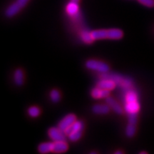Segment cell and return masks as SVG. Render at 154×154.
<instances>
[{"instance_id": "1", "label": "cell", "mask_w": 154, "mask_h": 154, "mask_svg": "<svg viewBox=\"0 0 154 154\" xmlns=\"http://www.w3.org/2000/svg\"><path fill=\"white\" fill-rule=\"evenodd\" d=\"M125 110L128 115L137 114L140 110V104L138 102V94L136 91L129 88L124 96Z\"/></svg>"}, {"instance_id": "2", "label": "cell", "mask_w": 154, "mask_h": 154, "mask_svg": "<svg viewBox=\"0 0 154 154\" xmlns=\"http://www.w3.org/2000/svg\"><path fill=\"white\" fill-rule=\"evenodd\" d=\"M91 36L94 40H100L109 38V39L119 40L124 36L123 32L119 29H99L91 32Z\"/></svg>"}, {"instance_id": "3", "label": "cell", "mask_w": 154, "mask_h": 154, "mask_svg": "<svg viewBox=\"0 0 154 154\" xmlns=\"http://www.w3.org/2000/svg\"><path fill=\"white\" fill-rule=\"evenodd\" d=\"M101 77L102 79H110L113 80V82L116 84H119V86H122L126 89H129L131 88L133 86V82L132 81L129 79L125 78L119 75L116 74H106L105 73V74H101Z\"/></svg>"}, {"instance_id": "4", "label": "cell", "mask_w": 154, "mask_h": 154, "mask_svg": "<svg viewBox=\"0 0 154 154\" xmlns=\"http://www.w3.org/2000/svg\"><path fill=\"white\" fill-rule=\"evenodd\" d=\"M86 66L88 69L105 74L109 72V66L103 61L95 59H90L86 62Z\"/></svg>"}, {"instance_id": "5", "label": "cell", "mask_w": 154, "mask_h": 154, "mask_svg": "<svg viewBox=\"0 0 154 154\" xmlns=\"http://www.w3.org/2000/svg\"><path fill=\"white\" fill-rule=\"evenodd\" d=\"M28 2L29 0H17L7 9L5 12L6 16L9 18L15 16L20 11L21 9L24 8Z\"/></svg>"}, {"instance_id": "6", "label": "cell", "mask_w": 154, "mask_h": 154, "mask_svg": "<svg viewBox=\"0 0 154 154\" xmlns=\"http://www.w3.org/2000/svg\"><path fill=\"white\" fill-rule=\"evenodd\" d=\"M48 135H49V138L53 140L54 142L56 141H61V140H66V134L65 133L61 131L60 128L58 127H52V128H49L48 131Z\"/></svg>"}, {"instance_id": "7", "label": "cell", "mask_w": 154, "mask_h": 154, "mask_svg": "<svg viewBox=\"0 0 154 154\" xmlns=\"http://www.w3.org/2000/svg\"><path fill=\"white\" fill-rule=\"evenodd\" d=\"M76 121V117L74 114H68L63 118L59 124V128L63 132L69 128Z\"/></svg>"}, {"instance_id": "8", "label": "cell", "mask_w": 154, "mask_h": 154, "mask_svg": "<svg viewBox=\"0 0 154 154\" xmlns=\"http://www.w3.org/2000/svg\"><path fill=\"white\" fill-rule=\"evenodd\" d=\"M109 94H110V91L103 89V88L98 87V86L94 88L91 91V96L95 99H106L108 96H109Z\"/></svg>"}, {"instance_id": "9", "label": "cell", "mask_w": 154, "mask_h": 154, "mask_svg": "<svg viewBox=\"0 0 154 154\" xmlns=\"http://www.w3.org/2000/svg\"><path fill=\"white\" fill-rule=\"evenodd\" d=\"M116 86V84L115 82H113L110 79H102L97 83L98 87L103 88V89L109 90V91L114 89Z\"/></svg>"}, {"instance_id": "10", "label": "cell", "mask_w": 154, "mask_h": 154, "mask_svg": "<svg viewBox=\"0 0 154 154\" xmlns=\"http://www.w3.org/2000/svg\"><path fill=\"white\" fill-rule=\"evenodd\" d=\"M69 149L68 144L65 140H61V141H56L54 142V148L53 152L57 153H64L67 151Z\"/></svg>"}, {"instance_id": "11", "label": "cell", "mask_w": 154, "mask_h": 154, "mask_svg": "<svg viewBox=\"0 0 154 154\" xmlns=\"http://www.w3.org/2000/svg\"><path fill=\"white\" fill-rule=\"evenodd\" d=\"M106 102L107 103V104L110 106L116 113H118V114H122L123 113V109L121 106L119 105V103L116 101L115 99H113L112 97L110 96H108L106 99Z\"/></svg>"}, {"instance_id": "12", "label": "cell", "mask_w": 154, "mask_h": 154, "mask_svg": "<svg viewBox=\"0 0 154 154\" xmlns=\"http://www.w3.org/2000/svg\"><path fill=\"white\" fill-rule=\"evenodd\" d=\"M110 108L108 104H96L92 108V111L96 114L105 115L109 112Z\"/></svg>"}, {"instance_id": "13", "label": "cell", "mask_w": 154, "mask_h": 154, "mask_svg": "<svg viewBox=\"0 0 154 154\" xmlns=\"http://www.w3.org/2000/svg\"><path fill=\"white\" fill-rule=\"evenodd\" d=\"M66 11L70 17H74L75 15L79 13V7L78 3L71 1V2H69L66 6Z\"/></svg>"}, {"instance_id": "14", "label": "cell", "mask_w": 154, "mask_h": 154, "mask_svg": "<svg viewBox=\"0 0 154 154\" xmlns=\"http://www.w3.org/2000/svg\"><path fill=\"white\" fill-rule=\"evenodd\" d=\"M83 129H84V124H83L82 121H76L72 126L65 131L64 133L66 136H69V134L73 132L78 131H83Z\"/></svg>"}, {"instance_id": "15", "label": "cell", "mask_w": 154, "mask_h": 154, "mask_svg": "<svg viewBox=\"0 0 154 154\" xmlns=\"http://www.w3.org/2000/svg\"><path fill=\"white\" fill-rule=\"evenodd\" d=\"M54 143L47 142V143H42L38 146V151L41 153H48L50 152H53Z\"/></svg>"}, {"instance_id": "16", "label": "cell", "mask_w": 154, "mask_h": 154, "mask_svg": "<svg viewBox=\"0 0 154 154\" xmlns=\"http://www.w3.org/2000/svg\"><path fill=\"white\" fill-rule=\"evenodd\" d=\"M24 72L22 69H18L14 72V82L17 86H22L24 84Z\"/></svg>"}, {"instance_id": "17", "label": "cell", "mask_w": 154, "mask_h": 154, "mask_svg": "<svg viewBox=\"0 0 154 154\" xmlns=\"http://www.w3.org/2000/svg\"><path fill=\"white\" fill-rule=\"evenodd\" d=\"M80 36L82 41L85 42L86 44H91V42H93V41H94L93 37H92L91 36V32H88V31H82V32H81Z\"/></svg>"}, {"instance_id": "18", "label": "cell", "mask_w": 154, "mask_h": 154, "mask_svg": "<svg viewBox=\"0 0 154 154\" xmlns=\"http://www.w3.org/2000/svg\"><path fill=\"white\" fill-rule=\"evenodd\" d=\"M136 127L135 124H129L128 123V126H126V134L128 138H132L136 134Z\"/></svg>"}, {"instance_id": "19", "label": "cell", "mask_w": 154, "mask_h": 154, "mask_svg": "<svg viewBox=\"0 0 154 154\" xmlns=\"http://www.w3.org/2000/svg\"><path fill=\"white\" fill-rule=\"evenodd\" d=\"M50 99L54 103L59 102L61 99V94L59 93V91L57 89L51 90V91L50 92Z\"/></svg>"}, {"instance_id": "20", "label": "cell", "mask_w": 154, "mask_h": 154, "mask_svg": "<svg viewBox=\"0 0 154 154\" xmlns=\"http://www.w3.org/2000/svg\"><path fill=\"white\" fill-rule=\"evenodd\" d=\"M28 113L32 118H36L39 116L40 110L38 107L36 106H32L28 109Z\"/></svg>"}, {"instance_id": "21", "label": "cell", "mask_w": 154, "mask_h": 154, "mask_svg": "<svg viewBox=\"0 0 154 154\" xmlns=\"http://www.w3.org/2000/svg\"><path fill=\"white\" fill-rule=\"evenodd\" d=\"M82 131H78L72 133V134H69L68 136L70 140L75 142L80 139L81 137H82Z\"/></svg>"}, {"instance_id": "22", "label": "cell", "mask_w": 154, "mask_h": 154, "mask_svg": "<svg viewBox=\"0 0 154 154\" xmlns=\"http://www.w3.org/2000/svg\"><path fill=\"white\" fill-rule=\"evenodd\" d=\"M139 2L147 7H154V0H138Z\"/></svg>"}, {"instance_id": "23", "label": "cell", "mask_w": 154, "mask_h": 154, "mask_svg": "<svg viewBox=\"0 0 154 154\" xmlns=\"http://www.w3.org/2000/svg\"><path fill=\"white\" fill-rule=\"evenodd\" d=\"M114 153H115V154H118V153H120V154H121V153H123V152H122V151H118L115 152Z\"/></svg>"}, {"instance_id": "24", "label": "cell", "mask_w": 154, "mask_h": 154, "mask_svg": "<svg viewBox=\"0 0 154 154\" xmlns=\"http://www.w3.org/2000/svg\"><path fill=\"white\" fill-rule=\"evenodd\" d=\"M72 2H76V3H79V0H71Z\"/></svg>"}, {"instance_id": "25", "label": "cell", "mask_w": 154, "mask_h": 154, "mask_svg": "<svg viewBox=\"0 0 154 154\" xmlns=\"http://www.w3.org/2000/svg\"><path fill=\"white\" fill-rule=\"evenodd\" d=\"M140 153H147L146 152H140Z\"/></svg>"}]
</instances>
